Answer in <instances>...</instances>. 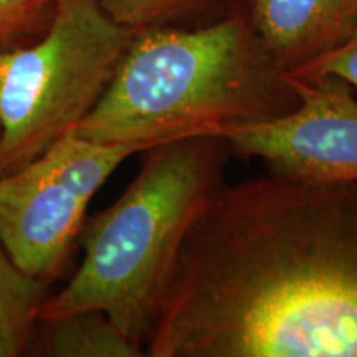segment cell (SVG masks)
Masks as SVG:
<instances>
[{
    "mask_svg": "<svg viewBox=\"0 0 357 357\" xmlns=\"http://www.w3.org/2000/svg\"><path fill=\"white\" fill-rule=\"evenodd\" d=\"M149 357H357V182L222 185L187 231Z\"/></svg>",
    "mask_w": 357,
    "mask_h": 357,
    "instance_id": "1",
    "label": "cell"
},
{
    "mask_svg": "<svg viewBox=\"0 0 357 357\" xmlns=\"http://www.w3.org/2000/svg\"><path fill=\"white\" fill-rule=\"evenodd\" d=\"M296 82L243 12L195 29H147L131 43L100 101L75 129L101 144L144 149L293 113Z\"/></svg>",
    "mask_w": 357,
    "mask_h": 357,
    "instance_id": "2",
    "label": "cell"
},
{
    "mask_svg": "<svg viewBox=\"0 0 357 357\" xmlns=\"http://www.w3.org/2000/svg\"><path fill=\"white\" fill-rule=\"evenodd\" d=\"M139 174L83 227L84 257L38 321L100 310L144 351L187 231L223 185L234 155L223 136H190L144 151Z\"/></svg>",
    "mask_w": 357,
    "mask_h": 357,
    "instance_id": "3",
    "label": "cell"
},
{
    "mask_svg": "<svg viewBox=\"0 0 357 357\" xmlns=\"http://www.w3.org/2000/svg\"><path fill=\"white\" fill-rule=\"evenodd\" d=\"M132 35L98 0H55L37 40L0 52V178L78 128L108 88Z\"/></svg>",
    "mask_w": 357,
    "mask_h": 357,
    "instance_id": "4",
    "label": "cell"
},
{
    "mask_svg": "<svg viewBox=\"0 0 357 357\" xmlns=\"http://www.w3.org/2000/svg\"><path fill=\"white\" fill-rule=\"evenodd\" d=\"M139 144H101L70 131L0 178V243L25 273L50 283L83 231L89 200Z\"/></svg>",
    "mask_w": 357,
    "mask_h": 357,
    "instance_id": "5",
    "label": "cell"
},
{
    "mask_svg": "<svg viewBox=\"0 0 357 357\" xmlns=\"http://www.w3.org/2000/svg\"><path fill=\"white\" fill-rule=\"evenodd\" d=\"M294 78V77H293ZM296 82L301 102L273 121L225 132L231 151L258 158L270 174L314 182H357V100L337 77Z\"/></svg>",
    "mask_w": 357,
    "mask_h": 357,
    "instance_id": "6",
    "label": "cell"
},
{
    "mask_svg": "<svg viewBox=\"0 0 357 357\" xmlns=\"http://www.w3.org/2000/svg\"><path fill=\"white\" fill-rule=\"evenodd\" d=\"M243 13L289 75L336 50L357 29V0H243Z\"/></svg>",
    "mask_w": 357,
    "mask_h": 357,
    "instance_id": "7",
    "label": "cell"
},
{
    "mask_svg": "<svg viewBox=\"0 0 357 357\" xmlns=\"http://www.w3.org/2000/svg\"><path fill=\"white\" fill-rule=\"evenodd\" d=\"M32 349L47 357H141L144 351L116 326L106 312L83 310L40 319Z\"/></svg>",
    "mask_w": 357,
    "mask_h": 357,
    "instance_id": "8",
    "label": "cell"
},
{
    "mask_svg": "<svg viewBox=\"0 0 357 357\" xmlns=\"http://www.w3.org/2000/svg\"><path fill=\"white\" fill-rule=\"evenodd\" d=\"M47 283L25 273L0 243V357H20L32 349Z\"/></svg>",
    "mask_w": 357,
    "mask_h": 357,
    "instance_id": "9",
    "label": "cell"
},
{
    "mask_svg": "<svg viewBox=\"0 0 357 357\" xmlns=\"http://www.w3.org/2000/svg\"><path fill=\"white\" fill-rule=\"evenodd\" d=\"M116 24L147 29H195L243 12V0H98Z\"/></svg>",
    "mask_w": 357,
    "mask_h": 357,
    "instance_id": "10",
    "label": "cell"
},
{
    "mask_svg": "<svg viewBox=\"0 0 357 357\" xmlns=\"http://www.w3.org/2000/svg\"><path fill=\"white\" fill-rule=\"evenodd\" d=\"M53 10L55 0H0V52L37 40Z\"/></svg>",
    "mask_w": 357,
    "mask_h": 357,
    "instance_id": "11",
    "label": "cell"
},
{
    "mask_svg": "<svg viewBox=\"0 0 357 357\" xmlns=\"http://www.w3.org/2000/svg\"><path fill=\"white\" fill-rule=\"evenodd\" d=\"M291 77L300 79L337 77L357 91V29L341 47L316 58Z\"/></svg>",
    "mask_w": 357,
    "mask_h": 357,
    "instance_id": "12",
    "label": "cell"
},
{
    "mask_svg": "<svg viewBox=\"0 0 357 357\" xmlns=\"http://www.w3.org/2000/svg\"><path fill=\"white\" fill-rule=\"evenodd\" d=\"M0 136H2V128H0Z\"/></svg>",
    "mask_w": 357,
    "mask_h": 357,
    "instance_id": "13",
    "label": "cell"
}]
</instances>
